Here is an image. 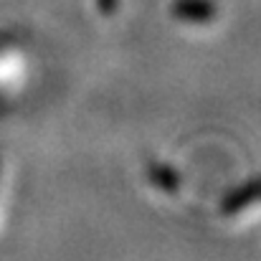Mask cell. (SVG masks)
Here are the masks:
<instances>
[{"mask_svg":"<svg viewBox=\"0 0 261 261\" xmlns=\"http://www.w3.org/2000/svg\"><path fill=\"white\" fill-rule=\"evenodd\" d=\"M256 198H259V177H251L249 182L239 185L236 190H231V193L226 195V200L221 203V213H223V216H236V213H241L244 208L254 205Z\"/></svg>","mask_w":261,"mask_h":261,"instance_id":"obj_2","label":"cell"},{"mask_svg":"<svg viewBox=\"0 0 261 261\" xmlns=\"http://www.w3.org/2000/svg\"><path fill=\"white\" fill-rule=\"evenodd\" d=\"M147 177L155 188H160L165 193H175L180 188V175L175 173L170 165H163V163H152L147 168Z\"/></svg>","mask_w":261,"mask_h":261,"instance_id":"obj_3","label":"cell"},{"mask_svg":"<svg viewBox=\"0 0 261 261\" xmlns=\"http://www.w3.org/2000/svg\"><path fill=\"white\" fill-rule=\"evenodd\" d=\"M173 18L182 23H193V25H205L213 23L218 15V5L213 0H173L170 5Z\"/></svg>","mask_w":261,"mask_h":261,"instance_id":"obj_1","label":"cell"},{"mask_svg":"<svg viewBox=\"0 0 261 261\" xmlns=\"http://www.w3.org/2000/svg\"><path fill=\"white\" fill-rule=\"evenodd\" d=\"M13 41H15L13 33H0V51H5L8 46H13Z\"/></svg>","mask_w":261,"mask_h":261,"instance_id":"obj_5","label":"cell"},{"mask_svg":"<svg viewBox=\"0 0 261 261\" xmlns=\"http://www.w3.org/2000/svg\"><path fill=\"white\" fill-rule=\"evenodd\" d=\"M96 5L101 13H114L119 8V0H96Z\"/></svg>","mask_w":261,"mask_h":261,"instance_id":"obj_4","label":"cell"}]
</instances>
